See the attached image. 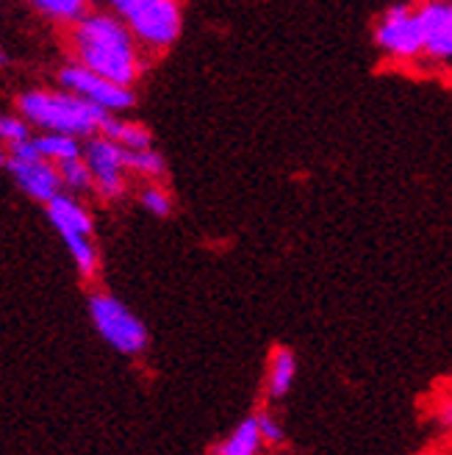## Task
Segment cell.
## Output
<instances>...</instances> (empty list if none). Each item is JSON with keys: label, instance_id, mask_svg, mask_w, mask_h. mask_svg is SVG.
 <instances>
[{"label": "cell", "instance_id": "603a6c76", "mask_svg": "<svg viewBox=\"0 0 452 455\" xmlns=\"http://www.w3.org/2000/svg\"><path fill=\"white\" fill-rule=\"evenodd\" d=\"M6 61V56H4V51H0V64H4Z\"/></svg>", "mask_w": 452, "mask_h": 455}, {"label": "cell", "instance_id": "cb8c5ba5", "mask_svg": "<svg viewBox=\"0 0 452 455\" xmlns=\"http://www.w3.org/2000/svg\"><path fill=\"white\" fill-rule=\"evenodd\" d=\"M416 4H431V0H416Z\"/></svg>", "mask_w": 452, "mask_h": 455}, {"label": "cell", "instance_id": "d6986e66", "mask_svg": "<svg viewBox=\"0 0 452 455\" xmlns=\"http://www.w3.org/2000/svg\"><path fill=\"white\" fill-rule=\"evenodd\" d=\"M139 200H142V206L150 214H155V217H167L172 212V197H170V192L164 187H158V184L145 187L142 195H139Z\"/></svg>", "mask_w": 452, "mask_h": 455}, {"label": "cell", "instance_id": "3957f363", "mask_svg": "<svg viewBox=\"0 0 452 455\" xmlns=\"http://www.w3.org/2000/svg\"><path fill=\"white\" fill-rule=\"evenodd\" d=\"M48 206V220L64 239L67 250L78 267L83 278H95L98 272V247L92 242V217L83 209V203H78L73 195H56L53 200L44 203Z\"/></svg>", "mask_w": 452, "mask_h": 455}, {"label": "cell", "instance_id": "5b68a950", "mask_svg": "<svg viewBox=\"0 0 452 455\" xmlns=\"http://www.w3.org/2000/svg\"><path fill=\"white\" fill-rule=\"evenodd\" d=\"M123 20L142 51L162 53L172 48L175 39L180 36L184 9H180V0H145Z\"/></svg>", "mask_w": 452, "mask_h": 455}, {"label": "cell", "instance_id": "4fadbf2b", "mask_svg": "<svg viewBox=\"0 0 452 455\" xmlns=\"http://www.w3.org/2000/svg\"><path fill=\"white\" fill-rule=\"evenodd\" d=\"M31 142H34L36 156L51 164H61L81 156V142L75 136H67V133H39V136H31Z\"/></svg>", "mask_w": 452, "mask_h": 455}, {"label": "cell", "instance_id": "6da1fadb", "mask_svg": "<svg viewBox=\"0 0 452 455\" xmlns=\"http://www.w3.org/2000/svg\"><path fill=\"white\" fill-rule=\"evenodd\" d=\"M70 44L75 64L120 86L137 84L145 73V51L131 36L125 20L111 12H86L73 22Z\"/></svg>", "mask_w": 452, "mask_h": 455}, {"label": "cell", "instance_id": "7a4b0ae2", "mask_svg": "<svg viewBox=\"0 0 452 455\" xmlns=\"http://www.w3.org/2000/svg\"><path fill=\"white\" fill-rule=\"evenodd\" d=\"M17 108L31 128L42 133H67V136H95L108 114L86 103L83 98L67 92V89H31L20 95Z\"/></svg>", "mask_w": 452, "mask_h": 455}, {"label": "cell", "instance_id": "9a60e30c", "mask_svg": "<svg viewBox=\"0 0 452 455\" xmlns=\"http://www.w3.org/2000/svg\"><path fill=\"white\" fill-rule=\"evenodd\" d=\"M164 170H167L164 158L158 150H153V145L142 150H125V172H137L142 178L155 180L164 175Z\"/></svg>", "mask_w": 452, "mask_h": 455}, {"label": "cell", "instance_id": "52a82bcc", "mask_svg": "<svg viewBox=\"0 0 452 455\" xmlns=\"http://www.w3.org/2000/svg\"><path fill=\"white\" fill-rule=\"evenodd\" d=\"M81 158L92 172V189L103 200H120L125 195V150L106 140L103 133L89 136V142L81 145Z\"/></svg>", "mask_w": 452, "mask_h": 455}, {"label": "cell", "instance_id": "5bb4252c", "mask_svg": "<svg viewBox=\"0 0 452 455\" xmlns=\"http://www.w3.org/2000/svg\"><path fill=\"white\" fill-rule=\"evenodd\" d=\"M261 444H264V439L258 434L256 417H250V419H244L222 444L214 447V455H258Z\"/></svg>", "mask_w": 452, "mask_h": 455}, {"label": "cell", "instance_id": "2e32d148", "mask_svg": "<svg viewBox=\"0 0 452 455\" xmlns=\"http://www.w3.org/2000/svg\"><path fill=\"white\" fill-rule=\"evenodd\" d=\"M56 170H59L61 189H70L73 195H81V192L92 189V172H89V167H86V162H83L81 156L70 158V162L56 164Z\"/></svg>", "mask_w": 452, "mask_h": 455}, {"label": "cell", "instance_id": "ba28073f", "mask_svg": "<svg viewBox=\"0 0 452 455\" xmlns=\"http://www.w3.org/2000/svg\"><path fill=\"white\" fill-rule=\"evenodd\" d=\"M375 42L383 53L397 59V61L419 59L422 56V36H419L416 12L411 6H392L377 22Z\"/></svg>", "mask_w": 452, "mask_h": 455}, {"label": "cell", "instance_id": "ac0fdd59", "mask_svg": "<svg viewBox=\"0 0 452 455\" xmlns=\"http://www.w3.org/2000/svg\"><path fill=\"white\" fill-rule=\"evenodd\" d=\"M31 133V125L22 120V117H14V114H0V142L6 148H14L20 142H26Z\"/></svg>", "mask_w": 452, "mask_h": 455}, {"label": "cell", "instance_id": "ffe728a7", "mask_svg": "<svg viewBox=\"0 0 452 455\" xmlns=\"http://www.w3.org/2000/svg\"><path fill=\"white\" fill-rule=\"evenodd\" d=\"M256 425H258V434H261V439L264 442H269V444H283V427L269 417V414H258L256 417Z\"/></svg>", "mask_w": 452, "mask_h": 455}, {"label": "cell", "instance_id": "44dd1931", "mask_svg": "<svg viewBox=\"0 0 452 455\" xmlns=\"http://www.w3.org/2000/svg\"><path fill=\"white\" fill-rule=\"evenodd\" d=\"M106 4H108L111 14L125 17V14H131L133 9H137L139 4H145V0H106Z\"/></svg>", "mask_w": 452, "mask_h": 455}, {"label": "cell", "instance_id": "9c48e42d", "mask_svg": "<svg viewBox=\"0 0 452 455\" xmlns=\"http://www.w3.org/2000/svg\"><path fill=\"white\" fill-rule=\"evenodd\" d=\"M416 22L422 36V56L447 64L452 56V6L449 0H431V4H419Z\"/></svg>", "mask_w": 452, "mask_h": 455}, {"label": "cell", "instance_id": "8992f818", "mask_svg": "<svg viewBox=\"0 0 452 455\" xmlns=\"http://www.w3.org/2000/svg\"><path fill=\"white\" fill-rule=\"evenodd\" d=\"M59 84H61V89H67V92L83 98L86 103H92L95 108H100L106 114L128 111V108H133V103H137V95H133L131 86H120L92 70H86L81 64L61 67Z\"/></svg>", "mask_w": 452, "mask_h": 455}, {"label": "cell", "instance_id": "e0dca14e", "mask_svg": "<svg viewBox=\"0 0 452 455\" xmlns=\"http://www.w3.org/2000/svg\"><path fill=\"white\" fill-rule=\"evenodd\" d=\"M31 4L56 22H75L89 12V0H31Z\"/></svg>", "mask_w": 452, "mask_h": 455}, {"label": "cell", "instance_id": "7c38bea8", "mask_svg": "<svg viewBox=\"0 0 452 455\" xmlns=\"http://www.w3.org/2000/svg\"><path fill=\"white\" fill-rule=\"evenodd\" d=\"M297 375V358L289 347H278L269 358V372H266V395L269 397H283Z\"/></svg>", "mask_w": 452, "mask_h": 455}, {"label": "cell", "instance_id": "277c9868", "mask_svg": "<svg viewBox=\"0 0 452 455\" xmlns=\"http://www.w3.org/2000/svg\"><path fill=\"white\" fill-rule=\"evenodd\" d=\"M89 316L98 333L123 355H142L147 350V328L125 303L111 294H92L89 298Z\"/></svg>", "mask_w": 452, "mask_h": 455}, {"label": "cell", "instance_id": "7402d4cb", "mask_svg": "<svg viewBox=\"0 0 452 455\" xmlns=\"http://www.w3.org/2000/svg\"><path fill=\"white\" fill-rule=\"evenodd\" d=\"M6 162H9V156H6V153H4V150H0V167H4V164H6Z\"/></svg>", "mask_w": 452, "mask_h": 455}, {"label": "cell", "instance_id": "30bf717a", "mask_svg": "<svg viewBox=\"0 0 452 455\" xmlns=\"http://www.w3.org/2000/svg\"><path fill=\"white\" fill-rule=\"evenodd\" d=\"M9 170L17 180V187L28 197L48 203L56 195H61V180L56 164L44 162V158H9Z\"/></svg>", "mask_w": 452, "mask_h": 455}, {"label": "cell", "instance_id": "8fae6325", "mask_svg": "<svg viewBox=\"0 0 452 455\" xmlns=\"http://www.w3.org/2000/svg\"><path fill=\"white\" fill-rule=\"evenodd\" d=\"M100 133L115 145H120L123 150H142V148L153 145V136L145 125L131 123V120H120L117 114H108L106 123L100 125Z\"/></svg>", "mask_w": 452, "mask_h": 455}]
</instances>
